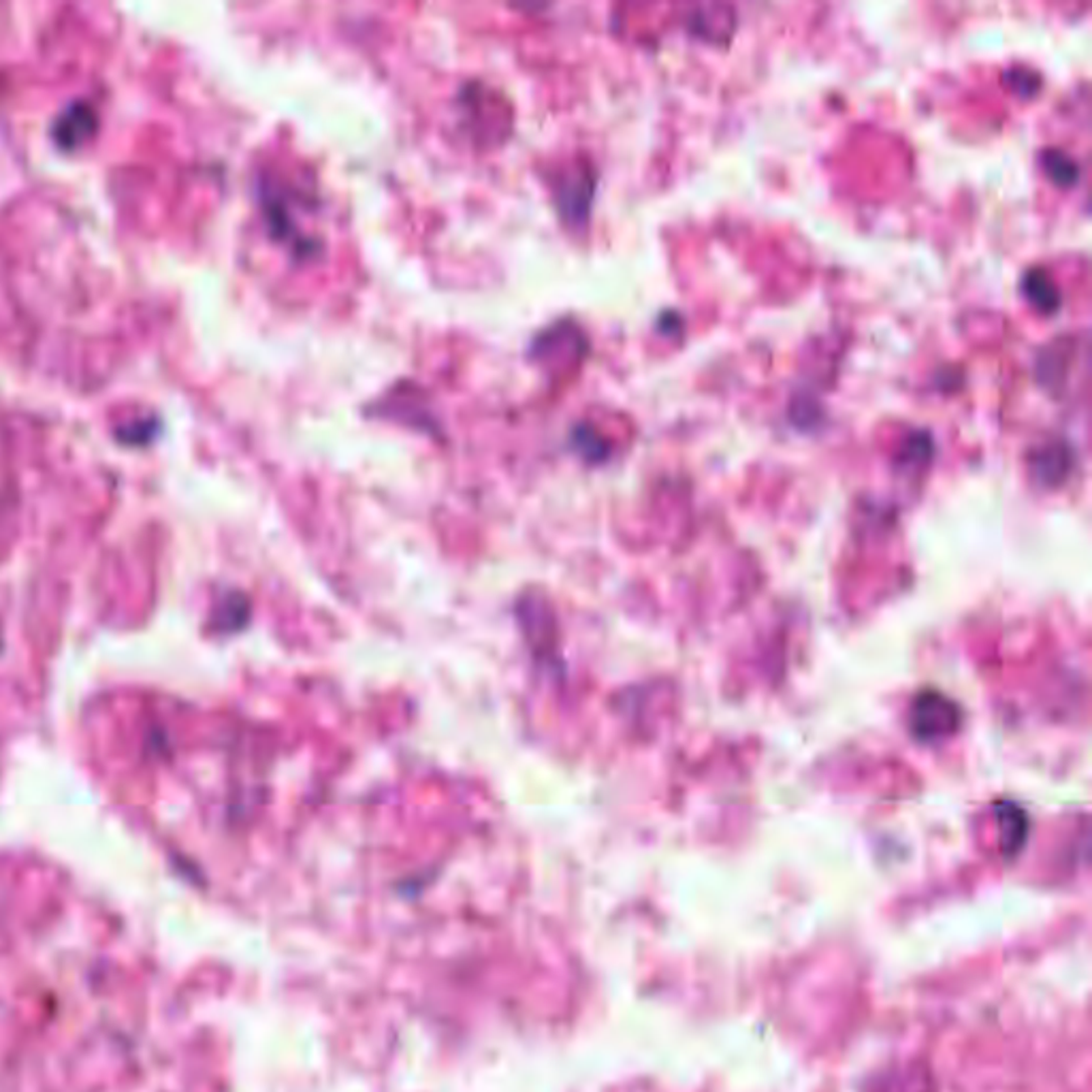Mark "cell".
<instances>
[{
    "label": "cell",
    "mask_w": 1092,
    "mask_h": 1092,
    "mask_svg": "<svg viewBox=\"0 0 1092 1092\" xmlns=\"http://www.w3.org/2000/svg\"><path fill=\"white\" fill-rule=\"evenodd\" d=\"M1022 289L1028 302L1043 314H1054L1060 310V304H1063L1058 287L1045 269H1028L1022 276Z\"/></svg>",
    "instance_id": "1"
},
{
    "label": "cell",
    "mask_w": 1092,
    "mask_h": 1092,
    "mask_svg": "<svg viewBox=\"0 0 1092 1092\" xmlns=\"http://www.w3.org/2000/svg\"><path fill=\"white\" fill-rule=\"evenodd\" d=\"M1043 169L1052 177V182L1058 186H1073L1080 179V164L1075 158H1071L1063 149H1043L1041 154Z\"/></svg>",
    "instance_id": "2"
}]
</instances>
